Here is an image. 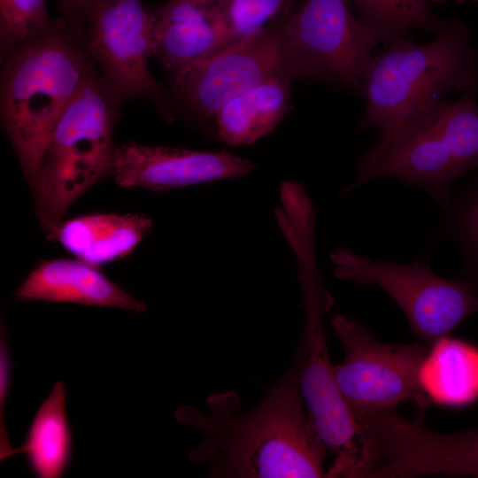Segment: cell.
I'll return each instance as SVG.
<instances>
[{
	"label": "cell",
	"instance_id": "1",
	"mask_svg": "<svg viewBox=\"0 0 478 478\" xmlns=\"http://www.w3.org/2000/svg\"><path fill=\"white\" fill-rule=\"evenodd\" d=\"M305 343L300 336L292 360L252 408L228 390L206 398L207 412L181 405L175 420L201 434L189 453L210 478H319L326 446L305 410L299 385Z\"/></svg>",
	"mask_w": 478,
	"mask_h": 478
},
{
	"label": "cell",
	"instance_id": "2",
	"mask_svg": "<svg viewBox=\"0 0 478 478\" xmlns=\"http://www.w3.org/2000/svg\"><path fill=\"white\" fill-rule=\"evenodd\" d=\"M1 63V124L31 188L53 128L95 66L62 18Z\"/></svg>",
	"mask_w": 478,
	"mask_h": 478
},
{
	"label": "cell",
	"instance_id": "3",
	"mask_svg": "<svg viewBox=\"0 0 478 478\" xmlns=\"http://www.w3.org/2000/svg\"><path fill=\"white\" fill-rule=\"evenodd\" d=\"M374 56L364 77L366 109L358 129L376 127L378 142L418 125L450 90L478 86V53L461 23L444 27L427 44L406 36Z\"/></svg>",
	"mask_w": 478,
	"mask_h": 478
},
{
	"label": "cell",
	"instance_id": "4",
	"mask_svg": "<svg viewBox=\"0 0 478 478\" xmlns=\"http://www.w3.org/2000/svg\"><path fill=\"white\" fill-rule=\"evenodd\" d=\"M121 105L94 66L53 128L31 187L36 217L48 239L54 241L71 205L110 174Z\"/></svg>",
	"mask_w": 478,
	"mask_h": 478
},
{
	"label": "cell",
	"instance_id": "5",
	"mask_svg": "<svg viewBox=\"0 0 478 478\" xmlns=\"http://www.w3.org/2000/svg\"><path fill=\"white\" fill-rule=\"evenodd\" d=\"M330 325L344 350L334 376L354 419L410 399L427 406L430 397L420 373L432 345L381 343L365 325L343 314H335Z\"/></svg>",
	"mask_w": 478,
	"mask_h": 478
},
{
	"label": "cell",
	"instance_id": "6",
	"mask_svg": "<svg viewBox=\"0 0 478 478\" xmlns=\"http://www.w3.org/2000/svg\"><path fill=\"white\" fill-rule=\"evenodd\" d=\"M77 35L101 80L121 104L147 99L166 120L175 119L171 92L149 69L153 45L144 0H99Z\"/></svg>",
	"mask_w": 478,
	"mask_h": 478
},
{
	"label": "cell",
	"instance_id": "7",
	"mask_svg": "<svg viewBox=\"0 0 478 478\" xmlns=\"http://www.w3.org/2000/svg\"><path fill=\"white\" fill-rule=\"evenodd\" d=\"M330 258L336 278L386 291L414 334L430 345L478 312V296L468 282L441 278L425 263L374 261L347 248L333 251Z\"/></svg>",
	"mask_w": 478,
	"mask_h": 478
},
{
	"label": "cell",
	"instance_id": "8",
	"mask_svg": "<svg viewBox=\"0 0 478 478\" xmlns=\"http://www.w3.org/2000/svg\"><path fill=\"white\" fill-rule=\"evenodd\" d=\"M284 18V17H283ZM281 18L191 68L172 85L174 106L200 121L213 120L227 102L269 80H301Z\"/></svg>",
	"mask_w": 478,
	"mask_h": 478
},
{
	"label": "cell",
	"instance_id": "9",
	"mask_svg": "<svg viewBox=\"0 0 478 478\" xmlns=\"http://www.w3.org/2000/svg\"><path fill=\"white\" fill-rule=\"evenodd\" d=\"M303 291L305 355L300 368L301 394L317 432L335 456L328 477H345L357 457V422L337 387L322 325L330 297L321 286L314 254L296 256Z\"/></svg>",
	"mask_w": 478,
	"mask_h": 478
},
{
	"label": "cell",
	"instance_id": "10",
	"mask_svg": "<svg viewBox=\"0 0 478 478\" xmlns=\"http://www.w3.org/2000/svg\"><path fill=\"white\" fill-rule=\"evenodd\" d=\"M282 31L302 79L318 80L364 96L365 73L382 37L356 19L348 0H304L282 19Z\"/></svg>",
	"mask_w": 478,
	"mask_h": 478
},
{
	"label": "cell",
	"instance_id": "11",
	"mask_svg": "<svg viewBox=\"0 0 478 478\" xmlns=\"http://www.w3.org/2000/svg\"><path fill=\"white\" fill-rule=\"evenodd\" d=\"M256 167L250 159L225 151L127 143L116 148L110 175L124 188L139 187L162 192L244 177Z\"/></svg>",
	"mask_w": 478,
	"mask_h": 478
},
{
	"label": "cell",
	"instance_id": "12",
	"mask_svg": "<svg viewBox=\"0 0 478 478\" xmlns=\"http://www.w3.org/2000/svg\"><path fill=\"white\" fill-rule=\"evenodd\" d=\"M150 12L153 57L172 85L235 42L222 0H166Z\"/></svg>",
	"mask_w": 478,
	"mask_h": 478
},
{
	"label": "cell",
	"instance_id": "13",
	"mask_svg": "<svg viewBox=\"0 0 478 478\" xmlns=\"http://www.w3.org/2000/svg\"><path fill=\"white\" fill-rule=\"evenodd\" d=\"M460 175L437 133L420 123L389 141H377L359 159L357 179L342 190L341 196L387 176L421 187L436 203L446 206L449 189Z\"/></svg>",
	"mask_w": 478,
	"mask_h": 478
},
{
	"label": "cell",
	"instance_id": "14",
	"mask_svg": "<svg viewBox=\"0 0 478 478\" xmlns=\"http://www.w3.org/2000/svg\"><path fill=\"white\" fill-rule=\"evenodd\" d=\"M24 301L72 303L135 312L146 304L112 281L96 266L80 259L59 258L40 263L15 291Z\"/></svg>",
	"mask_w": 478,
	"mask_h": 478
},
{
	"label": "cell",
	"instance_id": "15",
	"mask_svg": "<svg viewBox=\"0 0 478 478\" xmlns=\"http://www.w3.org/2000/svg\"><path fill=\"white\" fill-rule=\"evenodd\" d=\"M151 227L144 214H88L64 220L54 241L77 259L97 266L132 253Z\"/></svg>",
	"mask_w": 478,
	"mask_h": 478
},
{
	"label": "cell",
	"instance_id": "16",
	"mask_svg": "<svg viewBox=\"0 0 478 478\" xmlns=\"http://www.w3.org/2000/svg\"><path fill=\"white\" fill-rule=\"evenodd\" d=\"M292 81L272 79L227 102L212 120L217 139L230 146L251 145L272 132L291 108Z\"/></svg>",
	"mask_w": 478,
	"mask_h": 478
},
{
	"label": "cell",
	"instance_id": "17",
	"mask_svg": "<svg viewBox=\"0 0 478 478\" xmlns=\"http://www.w3.org/2000/svg\"><path fill=\"white\" fill-rule=\"evenodd\" d=\"M66 393L63 382L55 383L37 410L24 443L10 455L24 454L40 478L62 477L71 459L73 436L66 411Z\"/></svg>",
	"mask_w": 478,
	"mask_h": 478
},
{
	"label": "cell",
	"instance_id": "18",
	"mask_svg": "<svg viewBox=\"0 0 478 478\" xmlns=\"http://www.w3.org/2000/svg\"><path fill=\"white\" fill-rule=\"evenodd\" d=\"M429 396L444 405H466L478 397V350L449 336L432 345L420 373Z\"/></svg>",
	"mask_w": 478,
	"mask_h": 478
},
{
	"label": "cell",
	"instance_id": "19",
	"mask_svg": "<svg viewBox=\"0 0 478 478\" xmlns=\"http://www.w3.org/2000/svg\"><path fill=\"white\" fill-rule=\"evenodd\" d=\"M477 87L457 101L441 102L421 122L434 129L463 174L478 168Z\"/></svg>",
	"mask_w": 478,
	"mask_h": 478
},
{
	"label": "cell",
	"instance_id": "20",
	"mask_svg": "<svg viewBox=\"0 0 478 478\" xmlns=\"http://www.w3.org/2000/svg\"><path fill=\"white\" fill-rule=\"evenodd\" d=\"M382 40L390 42L419 27H437L431 16L428 0H355Z\"/></svg>",
	"mask_w": 478,
	"mask_h": 478
},
{
	"label": "cell",
	"instance_id": "21",
	"mask_svg": "<svg viewBox=\"0 0 478 478\" xmlns=\"http://www.w3.org/2000/svg\"><path fill=\"white\" fill-rule=\"evenodd\" d=\"M53 23L46 0H0L1 61L21 45L47 34Z\"/></svg>",
	"mask_w": 478,
	"mask_h": 478
},
{
	"label": "cell",
	"instance_id": "22",
	"mask_svg": "<svg viewBox=\"0 0 478 478\" xmlns=\"http://www.w3.org/2000/svg\"><path fill=\"white\" fill-rule=\"evenodd\" d=\"M295 0H222L224 12L236 41L287 16Z\"/></svg>",
	"mask_w": 478,
	"mask_h": 478
},
{
	"label": "cell",
	"instance_id": "23",
	"mask_svg": "<svg viewBox=\"0 0 478 478\" xmlns=\"http://www.w3.org/2000/svg\"><path fill=\"white\" fill-rule=\"evenodd\" d=\"M12 361L5 335L0 338V459L10 458L13 449L7 436L4 422V412L12 382Z\"/></svg>",
	"mask_w": 478,
	"mask_h": 478
},
{
	"label": "cell",
	"instance_id": "24",
	"mask_svg": "<svg viewBox=\"0 0 478 478\" xmlns=\"http://www.w3.org/2000/svg\"><path fill=\"white\" fill-rule=\"evenodd\" d=\"M61 17L77 35L99 0H54Z\"/></svg>",
	"mask_w": 478,
	"mask_h": 478
},
{
	"label": "cell",
	"instance_id": "25",
	"mask_svg": "<svg viewBox=\"0 0 478 478\" xmlns=\"http://www.w3.org/2000/svg\"><path fill=\"white\" fill-rule=\"evenodd\" d=\"M464 229L466 237L478 250V198L466 212L464 220Z\"/></svg>",
	"mask_w": 478,
	"mask_h": 478
},
{
	"label": "cell",
	"instance_id": "26",
	"mask_svg": "<svg viewBox=\"0 0 478 478\" xmlns=\"http://www.w3.org/2000/svg\"><path fill=\"white\" fill-rule=\"evenodd\" d=\"M469 456L466 466L467 476L478 477V427L468 431Z\"/></svg>",
	"mask_w": 478,
	"mask_h": 478
},
{
	"label": "cell",
	"instance_id": "27",
	"mask_svg": "<svg viewBox=\"0 0 478 478\" xmlns=\"http://www.w3.org/2000/svg\"><path fill=\"white\" fill-rule=\"evenodd\" d=\"M466 1L478 2V0H458V2H459V4H463V3L466 2Z\"/></svg>",
	"mask_w": 478,
	"mask_h": 478
}]
</instances>
